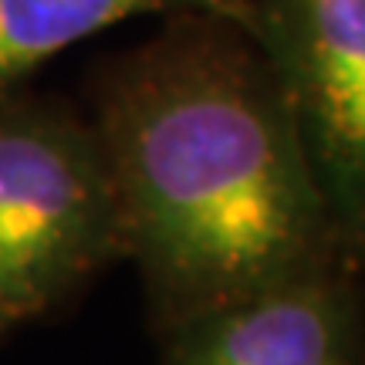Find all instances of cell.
<instances>
[{
	"label": "cell",
	"mask_w": 365,
	"mask_h": 365,
	"mask_svg": "<svg viewBox=\"0 0 365 365\" xmlns=\"http://www.w3.org/2000/svg\"><path fill=\"white\" fill-rule=\"evenodd\" d=\"M250 31L284 88L341 250L365 271V0H254Z\"/></svg>",
	"instance_id": "obj_3"
},
{
	"label": "cell",
	"mask_w": 365,
	"mask_h": 365,
	"mask_svg": "<svg viewBox=\"0 0 365 365\" xmlns=\"http://www.w3.org/2000/svg\"><path fill=\"white\" fill-rule=\"evenodd\" d=\"M163 365H365L362 271L325 261L159 331Z\"/></svg>",
	"instance_id": "obj_4"
},
{
	"label": "cell",
	"mask_w": 365,
	"mask_h": 365,
	"mask_svg": "<svg viewBox=\"0 0 365 365\" xmlns=\"http://www.w3.org/2000/svg\"><path fill=\"white\" fill-rule=\"evenodd\" d=\"M190 14L250 27L254 0H0V91L24 88L58 54L118 24Z\"/></svg>",
	"instance_id": "obj_5"
},
{
	"label": "cell",
	"mask_w": 365,
	"mask_h": 365,
	"mask_svg": "<svg viewBox=\"0 0 365 365\" xmlns=\"http://www.w3.org/2000/svg\"><path fill=\"white\" fill-rule=\"evenodd\" d=\"M122 261L118 207L88 115L0 91V341Z\"/></svg>",
	"instance_id": "obj_2"
},
{
	"label": "cell",
	"mask_w": 365,
	"mask_h": 365,
	"mask_svg": "<svg viewBox=\"0 0 365 365\" xmlns=\"http://www.w3.org/2000/svg\"><path fill=\"white\" fill-rule=\"evenodd\" d=\"M153 328L345 257L261 41L170 17L105 68L91 108ZM349 261V257H345Z\"/></svg>",
	"instance_id": "obj_1"
}]
</instances>
